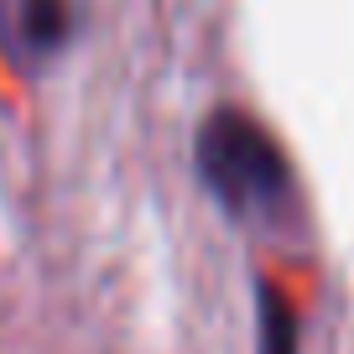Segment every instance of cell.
<instances>
[{
	"instance_id": "cell-3",
	"label": "cell",
	"mask_w": 354,
	"mask_h": 354,
	"mask_svg": "<svg viewBox=\"0 0 354 354\" xmlns=\"http://www.w3.org/2000/svg\"><path fill=\"white\" fill-rule=\"evenodd\" d=\"M63 37H68L63 0H26V42H32V53H53Z\"/></svg>"
},
{
	"instance_id": "cell-1",
	"label": "cell",
	"mask_w": 354,
	"mask_h": 354,
	"mask_svg": "<svg viewBox=\"0 0 354 354\" xmlns=\"http://www.w3.org/2000/svg\"><path fill=\"white\" fill-rule=\"evenodd\" d=\"M198 172L230 214H266L277 219L292 198L287 156L250 115L214 110L198 131Z\"/></svg>"
},
{
	"instance_id": "cell-2",
	"label": "cell",
	"mask_w": 354,
	"mask_h": 354,
	"mask_svg": "<svg viewBox=\"0 0 354 354\" xmlns=\"http://www.w3.org/2000/svg\"><path fill=\"white\" fill-rule=\"evenodd\" d=\"M261 354H297V318L277 287H261Z\"/></svg>"
}]
</instances>
